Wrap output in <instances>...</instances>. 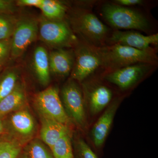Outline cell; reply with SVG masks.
<instances>
[{"label": "cell", "instance_id": "277c9868", "mask_svg": "<svg viewBox=\"0 0 158 158\" xmlns=\"http://www.w3.org/2000/svg\"><path fill=\"white\" fill-rule=\"evenodd\" d=\"M38 34L43 42L58 49L72 46L76 41L70 27L62 20L43 19L39 25Z\"/></svg>", "mask_w": 158, "mask_h": 158}, {"label": "cell", "instance_id": "7a4b0ae2", "mask_svg": "<svg viewBox=\"0 0 158 158\" xmlns=\"http://www.w3.org/2000/svg\"><path fill=\"white\" fill-rule=\"evenodd\" d=\"M105 19L114 27L146 31L149 23L138 11L114 4H106L102 9Z\"/></svg>", "mask_w": 158, "mask_h": 158}, {"label": "cell", "instance_id": "3957f363", "mask_svg": "<svg viewBox=\"0 0 158 158\" xmlns=\"http://www.w3.org/2000/svg\"><path fill=\"white\" fill-rule=\"evenodd\" d=\"M34 106L40 116L53 119L68 126L70 119L68 117L59 95V90L50 87L37 93L34 97Z\"/></svg>", "mask_w": 158, "mask_h": 158}, {"label": "cell", "instance_id": "5b68a950", "mask_svg": "<svg viewBox=\"0 0 158 158\" xmlns=\"http://www.w3.org/2000/svg\"><path fill=\"white\" fill-rule=\"evenodd\" d=\"M9 115L6 121H3L4 132L7 131L12 137L9 139L21 145L30 141L36 132V125L28 110L24 108Z\"/></svg>", "mask_w": 158, "mask_h": 158}, {"label": "cell", "instance_id": "f1b7e54d", "mask_svg": "<svg viewBox=\"0 0 158 158\" xmlns=\"http://www.w3.org/2000/svg\"><path fill=\"white\" fill-rule=\"evenodd\" d=\"M4 132V125L2 118H0V137Z\"/></svg>", "mask_w": 158, "mask_h": 158}, {"label": "cell", "instance_id": "7402d4cb", "mask_svg": "<svg viewBox=\"0 0 158 158\" xmlns=\"http://www.w3.org/2000/svg\"><path fill=\"white\" fill-rule=\"evenodd\" d=\"M17 20L13 14H0V40L11 38Z\"/></svg>", "mask_w": 158, "mask_h": 158}, {"label": "cell", "instance_id": "484cf974", "mask_svg": "<svg viewBox=\"0 0 158 158\" xmlns=\"http://www.w3.org/2000/svg\"><path fill=\"white\" fill-rule=\"evenodd\" d=\"M17 9L15 1L0 0V14H13Z\"/></svg>", "mask_w": 158, "mask_h": 158}, {"label": "cell", "instance_id": "30bf717a", "mask_svg": "<svg viewBox=\"0 0 158 158\" xmlns=\"http://www.w3.org/2000/svg\"><path fill=\"white\" fill-rule=\"evenodd\" d=\"M151 64L138 63L118 69L108 74L105 78L122 89L132 87L151 68Z\"/></svg>", "mask_w": 158, "mask_h": 158}, {"label": "cell", "instance_id": "cb8c5ba5", "mask_svg": "<svg viewBox=\"0 0 158 158\" xmlns=\"http://www.w3.org/2000/svg\"><path fill=\"white\" fill-rule=\"evenodd\" d=\"M75 146L77 158H98L83 139L80 138L77 139Z\"/></svg>", "mask_w": 158, "mask_h": 158}, {"label": "cell", "instance_id": "4fadbf2b", "mask_svg": "<svg viewBox=\"0 0 158 158\" xmlns=\"http://www.w3.org/2000/svg\"><path fill=\"white\" fill-rule=\"evenodd\" d=\"M27 101L25 85L19 81L14 89L0 102V118L26 107Z\"/></svg>", "mask_w": 158, "mask_h": 158}, {"label": "cell", "instance_id": "ac0fdd59", "mask_svg": "<svg viewBox=\"0 0 158 158\" xmlns=\"http://www.w3.org/2000/svg\"><path fill=\"white\" fill-rule=\"evenodd\" d=\"M19 76L20 69L16 66L5 67L0 73V102L14 89Z\"/></svg>", "mask_w": 158, "mask_h": 158}, {"label": "cell", "instance_id": "2e32d148", "mask_svg": "<svg viewBox=\"0 0 158 158\" xmlns=\"http://www.w3.org/2000/svg\"><path fill=\"white\" fill-rule=\"evenodd\" d=\"M33 69L37 80L43 86L48 85L50 81L49 56L44 47H37L33 55Z\"/></svg>", "mask_w": 158, "mask_h": 158}, {"label": "cell", "instance_id": "9c48e42d", "mask_svg": "<svg viewBox=\"0 0 158 158\" xmlns=\"http://www.w3.org/2000/svg\"><path fill=\"white\" fill-rule=\"evenodd\" d=\"M74 28L89 42L97 44L107 35L108 28L91 12H83L73 19Z\"/></svg>", "mask_w": 158, "mask_h": 158}, {"label": "cell", "instance_id": "ffe728a7", "mask_svg": "<svg viewBox=\"0 0 158 158\" xmlns=\"http://www.w3.org/2000/svg\"><path fill=\"white\" fill-rule=\"evenodd\" d=\"M50 149L54 158H74L71 133L59 138Z\"/></svg>", "mask_w": 158, "mask_h": 158}, {"label": "cell", "instance_id": "83f0119b", "mask_svg": "<svg viewBox=\"0 0 158 158\" xmlns=\"http://www.w3.org/2000/svg\"><path fill=\"white\" fill-rule=\"evenodd\" d=\"M116 5L123 6H134L143 3L141 0H116L114 2Z\"/></svg>", "mask_w": 158, "mask_h": 158}, {"label": "cell", "instance_id": "603a6c76", "mask_svg": "<svg viewBox=\"0 0 158 158\" xmlns=\"http://www.w3.org/2000/svg\"><path fill=\"white\" fill-rule=\"evenodd\" d=\"M22 145L11 140L0 141V158H18L21 152Z\"/></svg>", "mask_w": 158, "mask_h": 158}, {"label": "cell", "instance_id": "4316f807", "mask_svg": "<svg viewBox=\"0 0 158 158\" xmlns=\"http://www.w3.org/2000/svg\"><path fill=\"white\" fill-rule=\"evenodd\" d=\"M42 0H19L15 1L17 6H29L39 8L42 3Z\"/></svg>", "mask_w": 158, "mask_h": 158}, {"label": "cell", "instance_id": "6da1fadb", "mask_svg": "<svg viewBox=\"0 0 158 158\" xmlns=\"http://www.w3.org/2000/svg\"><path fill=\"white\" fill-rule=\"evenodd\" d=\"M102 65L111 69L123 68L138 63L152 64L157 57L153 51H143L120 44H115L97 50Z\"/></svg>", "mask_w": 158, "mask_h": 158}, {"label": "cell", "instance_id": "e0dca14e", "mask_svg": "<svg viewBox=\"0 0 158 158\" xmlns=\"http://www.w3.org/2000/svg\"><path fill=\"white\" fill-rule=\"evenodd\" d=\"M112 92L109 88L102 85L96 86L87 93L90 112L97 114L106 107L111 101Z\"/></svg>", "mask_w": 158, "mask_h": 158}, {"label": "cell", "instance_id": "d4e9b609", "mask_svg": "<svg viewBox=\"0 0 158 158\" xmlns=\"http://www.w3.org/2000/svg\"><path fill=\"white\" fill-rule=\"evenodd\" d=\"M11 38L0 40V65L5 66L10 58Z\"/></svg>", "mask_w": 158, "mask_h": 158}, {"label": "cell", "instance_id": "5bb4252c", "mask_svg": "<svg viewBox=\"0 0 158 158\" xmlns=\"http://www.w3.org/2000/svg\"><path fill=\"white\" fill-rule=\"evenodd\" d=\"M40 118L41 123L40 138L41 141L50 149L59 138L71 133L68 126L42 116H40Z\"/></svg>", "mask_w": 158, "mask_h": 158}, {"label": "cell", "instance_id": "44dd1931", "mask_svg": "<svg viewBox=\"0 0 158 158\" xmlns=\"http://www.w3.org/2000/svg\"><path fill=\"white\" fill-rule=\"evenodd\" d=\"M25 152L28 158H54L51 151L38 139L32 140L26 146Z\"/></svg>", "mask_w": 158, "mask_h": 158}, {"label": "cell", "instance_id": "d6986e66", "mask_svg": "<svg viewBox=\"0 0 158 158\" xmlns=\"http://www.w3.org/2000/svg\"><path fill=\"white\" fill-rule=\"evenodd\" d=\"M38 8L45 18L51 20H62L66 11L65 6L60 2L54 0H42Z\"/></svg>", "mask_w": 158, "mask_h": 158}, {"label": "cell", "instance_id": "f546056e", "mask_svg": "<svg viewBox=\"0 0 158 158\" xmlns=\"http://www.w3.org/2000/svg\"><path fill=\"white\" fill-rule=\"evenodd\" d=\"M19 158H28L25 152H24L23 154L19 156Z\"/></svg>", "mask_w": 158, "mask_h": 158}, {"label": "cell", "instance_id": "7c38bea8", "mask_svg": "<svg viewBox=\"0 0 158 158\" xmlns=\"http://www.w3.org/2000/svg\"><path fill=\"white\" fill-rule=\"evenodd\" d=\"M118 104L119 102L118 100L113 102L94 126L91 131V136L96 147H101L104 143L113 123Z\"/></svg>", "mask_w": 158, "mask_h": 158}, {"label": "cell", "instance_id": "9a60e30c", "mask_svg": "<svg viewBox=\"0 0 158 158\" xmlns=\"http://www.w3.org/2000/svg\"><path fill=\"white\" fill-rule=\"evenodd\" d=\"M48 56L50 70L52 73L61 77L69 74L74 62L73 55L71 52L58 49L51 52Z\"/></svg>", "mask_w": 158, "mask_h": 158}, {"label": "cell", "instance_id": "52a82bcc", "mask_svg": "<svg viewBox=\"0 0 158 158\" xmlns=\"http://www.w3.org/2000/svg\"><path fill=\"white\" fill-rule=\"evenodd\" d=\"M62 103L66 114L77 124L86 126L85 101L82 91L74 81H70L63 86L61 91Z\"/></svg>", "mask_w": 158, "mask_h": 158}, {"label": "cell", "instance_id": "ba28073f", "mask_svg": "<svg viewBox=\"0 0 158 158\" xmlns=\"http://www.w3.org/2000/svg\"><path fill=\"white\" fill-rule=\"evenodd\" d=\"M75 58L71 75L72 79L78 81L85 80L102 65L97 50L86 46H82L77 50Z\"/></svg>", "mask_w": 158, "mask_h": 158}, {"label": "cell", "instance_id": "8fae6325", "mask_svg": "<svg viewBox=\"0 0 158 158\" xmlns=\"http://www.w3.org/2000/svg\"><path fill=\"white\" fill-rule=\"evenodd\" d=\"M115 44L130 47L143 51L152 50L151 45H157L158 34L144 36L133 31H116L110 39Z\"/></svg>", "mask_w": 158, "mask_h": 158}, {"label": "cell", "instance_id": "4dcf8cb0", "mask_svg": "<svg viewBox=\"0 0 158 158\" xmlns=\"http://www.w3.org/2000/svg\"><path fill=\"white\" fill-rule=\"evenodd\" d=\"M5 66H2V65H0V73L2 72V71L4 69V68H5Z\"/></svg>", "mask_w": 158, "mask_h": 158}, {"label": "cell", "instance_id": "8992f818", "mask_svg": "<svg viewBox=\"0 0 158 158\" xmlns=\"http://www.w3.org/2000/svg\"><path fill=\"white\" fill-rule=\"evenodd\" d=\"M39 24L33 18L18 19L11 37L10 58L15 59L21 56L28 47L36 40L38 35Z\"/></svg>", "mask_w": 158, "mask_h": 158}]
</instances>
